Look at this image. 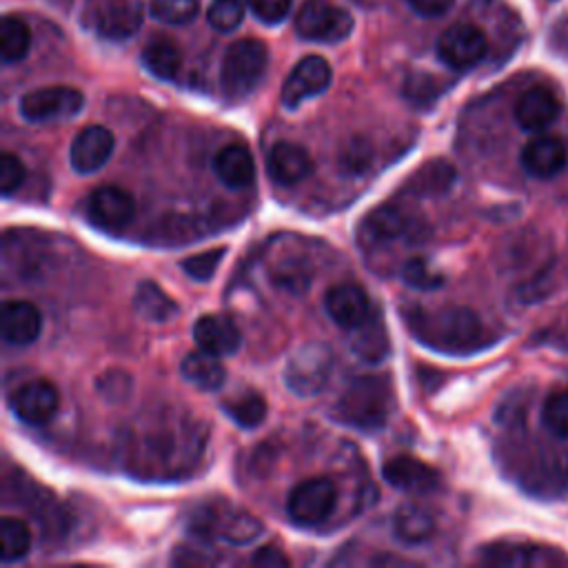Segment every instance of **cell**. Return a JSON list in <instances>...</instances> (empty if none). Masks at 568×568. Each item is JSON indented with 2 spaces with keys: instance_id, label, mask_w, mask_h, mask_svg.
<instances>
[{
  "instance_id": "1",
  "label": "cell",
  "mask_w": 568,
  "mask_h": 568,
  "mask_svg": "<svg viewBox=\"0 0 568 568\" xmlns=\"http://www.w3.org/2000/svg\"><path fill=\"white\" fill-rule=\"evenodd\" d=\"M406 326L422 344L444 353H470L481 346L484 337L479 317L466 306H415L406 313Z\"/></svg>"
},
{
  "instance_id": "2",
  "label": "cell",
  "mask_w": 568,
  "mask_h": 568,
  "mask_svg": "<svg viewBox=\"0 0 568 568\" xmlns=\"http://www.w3.org/2000/svg\"><path fill=\"white\" fill-rule=\"evenodd\" d=\"M393 413V386L386 375L355 377L333 406V419L357 430H379Z\"/></svg>"
},
{
  "instance_id": "3",
  "label": "cell",
  "mask_w": 568,
  "mask_h": 568,
  "mask_svg": "<svg viewBox=\"0 0 568 568\" xmlns=\"http://www.w3.org/2000/svg\"><path fill=\"white\" fill-rule=\"evenodd\" d=\"M268 67V49L255 38L235 40L222 58L220 82L229 98H244L264 78Z\"/></svg>"
},
{
  "instance_id": "4",
  "label": "cell",
  "mask_w": 568,
  "mask_h": 568,
  "mask_svg": "<svg viewBox=\"0 0 568 568\" xmlns=\"http://www.w3.org/2000/svg\"><path fill=\"white\" fill-rule=\"evenodd\" d=\"M191 528L202 537H217L229 544L242 546L253 541L262 532V521L237 506L209 504L193 513Z\"/></svg>"
},
{
  "instance_id": "5",
  "label": "cell",
  "mask_w": 568,
  "mask_h": 568,
  "mask_svg": "<svg viewBox=\"0 0 568 568\" xmlns=\"http://www.w3.org/2000/svg\"><path fill=\"white\" fill-rule=\"evenodd\" d=\"M331 371L333 351L324 342H308L291 355L284 368V384L300 397H313L328 384Z\"/></svg>"
},
{
  "instance_id": "6",
  "label": "cell",
  "mask_w": 568,
  "mask_h": 568,
  "mask_svg": "<svg viewBox=\"0 0 568 568\" xmlns=\"http://www.w3.org/2000/svg\"><path fill=\"white\" fill-rule=\"evenodd\" d=\"M353 16L328 0H304L295 16V31L311 42L335 44L353 33Z\"/></svg>"
},
{
  "instance_id": "7",
  "label": "cell",
  "mask_w": 568,
  "mask_h": 568,
  "mask_svg": "<svg viewBox=\"0 0 568 568\" xmlns=\"http://www.w3.org/2000/svg\"><path fill=\"white\" fill-rule=\"evenodd\" d=\"M82 22L100 38L124 40L140 29L142 7L138 0H84Z\"/></svg>"
},
{
  "instance_id": "8",
  "label": "cell",
  "mask_w": 568,
  "mask_h": 568,
  "mask_svg": "<svg viewBox=\"0 0 568 568\" xmlns=\"http://www.w3.org/2000/svg\"><path fill=\"white\" fill-rule=\"evenodd\" d=\"M84 106V95L75 87H40L20 98V115L33 124L62 122L78 115Z\"/></svg>"
},
{
  "instance_id": "9",
  "label": "cell",
  "mask_w": 568,
  "mask_h": 568,
  "mask_svg": "<svg viewBox=\"0 0 568 568\" xmlns=\"http://www.w3.org/2000/svg\"><path fill=\"white\" fill-rule=\"evenodd\" d=\"M335 501V486L324 477H311L288 493L286 515L295 526L315 528L331 517Z\"/></svg>"
},
{
  "instance_id": "10",
  "label": "cell",
  "mask_w": 568,
  "mask_h": 568,
  "mask_svg": "<svg viewBox=\"0 0 568 568\" xmlns=\"http://www.w3.org/2000/svg\"><path fill=\"white\" fill-rule=\"evenodd\" d=\"M486 49L488 42L484 31L470 22L450 24L437 40L439 60L455 71L475 67L486 55Z\"/></svg>"
},
{
  "instance_id": "11",
  "label": "cell",
  "mask_w": 568,
  "mask_h": 568,
  "mask_svg": "<svg viewBox=\"0 0 568 568\" xmlns=\"http://www.w3.org/2000/svg\"><path fill=\"white\" fill-rule=\"evenodd\" d=\"M333 80L331 64L322 55H304L282 84V104L286 109L300 106L304 100L315 98L328 89Z\"/></svg>"
},
{
  "instance_id": "12",
  "label": "cell",
  "mask_w": 568,
  "mask_h": 568,
  "mask_svg": "<svg viewBox=\"0 0 568 568\" xmlns=\"http://www.w3.org/2000/svg\"><path fill=\"white\" fill-rule=\"evenodd\" d=\"M87 215L93 226L102 231L124 229L135 215V202L129 191L115 184H102L91 191Z\"/></svg>"
},
{
  "instance_id": "13",
  "label": "cell",
  "mask_w": 568,
  "mask_h": 568,
  "mask_svg": "<svg viewBox=\"0 0 568 568\" xmlns=\"http://www.w3.org/2000/svg\"><path fill=\"white\" fill-rule=\"evenodd\" d=\"M60 404L58 388L47 379H31L16 388L11 397V408L16 417L29 426L47 424Z\"/></svg>"
},
{
  "instance_id": "14",
  "label": "cell",
  "mask_w": 568,
  "mask_h": 568,
  "mask_svg": "<svg viewBox=\"0 0 568 568\" xmlns=\"http://www.w3.org/2000/svg\"><path fill=\"white\" fill-rule=\"evenodd\" d=\"M115 146L113 133L102 124H89L84 126L71 142L69 149V162L73 171L89 175L95 173L106 164Z\"/></svg>"
},
{
  "instance_id": "15",
  "label": "cell",
  "mask_w": 568,
  "mask_h": 568,
  "mask_svg": "<svg viewBox=\"0 0 568 568\" xmlns=\"http://www.w3.org/2000/svg\"><path fill=\"white\" fill-rule=\"evenodd\" d=\"M382 477L393 488L404 493H417V495L430 493L439 486V473L413 455L390 457L382 468Z\"/></svg>"
},
{
  "instance_id": "16",
  "label": "cell",
  "mask_w": 568,
  "mask_h": 568,
  "mask_svg": "<svg viewBox=\"0 0 568 568\" xmlns=\"http://www.w3.org/2000/svg\"><path fill=\"white\" fill-rule=\"evenodd\" d=\"M519 160H521V166L528 175L539 178V180H548L566 166L568 151H566V144H564L561 138L539 133V135L530 138L524 144Z\"/></svg>"
},
{
  "instance_id": "17",
  "label": "cell",
  "mask_w": 568,
  "mask_h": 568,
  "mask_svg": "<svg viewBox=\"0 0 568 568\" xmlns=\"http://www.w3.org/2000/svg\"><path fill=\"white\" fill-rule=\"evenodd\" d=\"M324 308L328 317L346 331L355 328L373 313L371 297L359 284H337L328 288L324 295Z\"/></svg>"
},
{
  "instance_id": "18",
  "label": "cell",
  "mask_w": 568,
  "mask_h": 568,
  "mask_svg": "<svg viewBox=\"0 0 568 568\" xmlns=\"http://www.w3.org/2000/svg\"><path fill=\"white\" fill-rule=\"evenodd\" d=\"M193 339L197 348L209 351L217 357L233 355L242 346V333L237 324L220 313H206L193 324Z\"/></svg>"
},
{
  "instance_id": "19",
  "label": "cell",
  "mask_w": 568,
  "mask_h": 568,
  "mask_svg": "<svg viewBox=\"0 0 568 568\" xmlns=\"http://www.w3.org/2000/svg\"><path fill=\"white\" fill-rule=\"evenodd\" d=\"M413 231L410 217L395 206V204H382L373 209L359 224V240L366 246H379L399 237H408Z\"/></svg>"
},
{
  "instance_id": "20",
  "label": "cell",
  "mask_w": 568,
  "mask_h": 568,
  "mask_svg": "<svg viewBox=\"0 0 568 568\" xmlns=\"http://www.w3.org/2000/svg\"><path fill=\"white\" fill-rule=\"evenodd\" d=\"M266 169L275 184L293 186L311 175L313 160L304 146L295 142H277L268 151Z\"/></svg>"
},
{
  "instance_id": "21",
  "label": "cell",
  "mask_w": 568,
  "mask_h": 568,
  "mask_svg": "<svg viewBox=\"0 0 568 568\" xmlns=\"http://www.w3.org/2000/svg\"><path fill=\"white\" fill-rule=\"evenodd\" d=\"M513 115L524 131H544L557 120L559 100L550 89L532 87L517 98Z\"/></svg>"
},
{
  "instance_id": "22",
  "label": "cell",
  "mask_w": 568,
  "mask_h": 568,
  "mask_svg": "<svg viewBox=\"0 0 568 568\" xmlns=\"http://www.w3.org/2000/svg\"><path fill=\"white\" fill-rule=\"evenodd\" d=\"M0 328L7 344H16V346L31 344L40 337L42 313L36 304L27 300H9L2 306Z\"/></svg>"
},
{
  "instance_id": "23",
  "label": "cell",
  "mask_w": 568,
  "mask_h": 568,
  "mask_svg": "<svg viewBox=\"0 0 568 568\" xmlns=\"http://www.w3.org/2000/svg\"><path fill=\"white\" fill-rule=\"evenodd\" d=\"M351 351L366 364H379L390 353V337L379 315H368L362 324L351 328Z\"/></svg>"
},
{
  "instance_id": "24",
  "label": "cell",
  "mask_w": 568,
  "mask_h": 568,
  "mask_svg": "<svg viewBox=\"0 0 568 568\" xmlns=\"http://www.w3.org/2000/svg\"><path fill=\"white\" fill-rule=\"evenodd\" d=\"M213 173L229 189H246L255 178V160L246 146L229 144L215 153Z\"/></svg>"
},
{
  "instance_id": "25",
  "label": "cell",
  "mask_w": 568,
  "mask_h": 568,
  "mask_svg": "<svg viewBox=\"0 0 568 568\" xmlns=\"http://www.w3.org/2000/svg\"><path fill=\"white\" fill-rule=\"evenodd\" d=\"M180 375L200 390H217L226 382V371L217 355L209 351H191L180 362Z\"/></svg>"
},
{
  "instance_id": "26",
  "label": "cell",
  "mask_w": 568,
  "mask_h": 568,
  "mask_svg": "<svg viewBox=\"0 0 568 568\" xmlns=\"http://www.w3.org/2000/svg\"><path fill=\"white\" fill-rule=\"evenodd\" d=\"M481 561L490 566H501V568H530V566H548L552 564V557L548 555V550H541L537 546L501 541L484 548Z\"/></svg>"
},
{
  "instance_id": "27",
  "label": "cell",
  "mask_w": 568,
  "mask_h": 568,
  "mask_svg": "<svg viewBox=\"0 0 568 568\" xmlns=\"http://www.w3.org/2000/svg\"><path fill=\"white\" fill-rule=\"evenodd\" d=\"M393 532L402 544H424L435 532V519L426 508L417 504H404L395 510Z\"/></svg>"
},
{
  "instance_id": "28",
  "label": "cell",
  "mask_w": 568,
  "mask_h": 568,
  "mask_svg": "<svg viewBox=\"0 0 568 568\" xmlns=\"http://www.w3.org/2000/svg\"><path fill=\"white\" fill-rule=\"evenodd\" d=\"M133 308L146 322H169L180 311L175 300L151 280H144L135 286Z\"/></svg>"
},
{
  "instance_id": "29",
  "label": "cell",
  "mask_w": 568,
  "mask_h": 568,
  "mask_svg": "<svg viewBox=\"0 0 568 568\" xmlns=\"http://www.w3.org/2000/svg\"><path fill=\"white\" fill-rule=\"evenodd\" d=\"M144 69L160 80H175L182 67V53L171 40H151L142 51Z\"/></svg>"
},
{
  "instance_id": "30",
  "label": "cell",
  "mask_w": 568,
  "mask_h": 568,
  "mask_svg": "<svg viewBox=\"0 0 568 568\" xmlns=\"http://www.w3.org/2000/svg\"><path fill=\"white\" fill-rule=\"evenodd\" d=\"M31 49V31L18 16H4L0 22V58L7 64L20 62Z\"/></svg>"
},
{
  "instance_id": "31",
  "label": "cell",
  "mask_w": 568,
  "mask_h": 568,
  "mask_svg": "<svg viewBox=\"0 0 568 568\" xmlns=\"http://www.w3.org/2000/svg\"><path fill=\"white\" fill-rule=\"evenodd\" d=\"M31 548V530L18 517H2L0 521V559L13 564L22 559Z\"/></svg>"
},
{
  "instance_id": "32",
  "label": "cell",
  "mask_w": 568,
  "mask_h": 568,
  "mask_svg": "<svg viewBox=\"0 0 568 568\" xmlns=\"http://www.w3.org/2000/svg\"><path fill=\"white\" fill-rule=\"evenodd\" d=\"M224 413L240 426V428H255L266 417V402L257 393H244L224 404Z\"/></svg>"
},
{
  "instance_id": "33",
  "label": "cell",
  "mask_w": 568,
  "mask_h": 568,
  "mask_svg": "<svg viewBox=\"0 0 568 568\" xmlns=\"http://www.w3.org/2000/svg\"><path fill=\"white\" fill-rule=\"evenodd\" d=\"M455 182V169L444 162V160H435L426 166H422L415 178H413V189L419 195H430V193H444L448 191V186Z\"/></svg>"
},
{
  "instance_id": "34",
  "label": "cell",
  "mask_w": 568,
  "mask_h": 568,
  "mask_svg": "<svg viewBox=\"0 0 568 568\" xmlns=\"http://www.w3.org/2000/svg\"><path fill=\"white\" fill-rule=\"evenodd\" d=\"M149 11L164 24H189L200 11L197 0H151Z\"/></svg>"
},
{
  "instance_id": "35",
  "label": "cell",
  "mask_w": 568,
  "mask_h": 568,
  "mask_svg": "<svg viewBox=\"0 0 568 568\" xmlns=\"http://www.w3.org/2000/svg\"><path fill=\"white\" fill-rule=\"evenodd\" d=\"M541 424L555 437H568V388L555 390L544 399Z\"/></svg>"
},
{
  "instance_id": "36",
  "label": "cell",
  "mask_w": 568,
  "mask_h": 568,
  "mask_svg": "<svg viewBox=\"0 0 568 568\" xmlns=\"http://www.w3.org/2000/svg\"><path fill=\"white\" fill-rule=\"evenodd\" d=\"M206 20L215 31L231 33L244 20V4L242 0H211L206 9Z\"/></svg>"
},
{
  "instance_id": "37",
  "label": "cell",
  "mask_w": 568,
  "mask_h": 568,
  "mask_svg": "<svg viewBox=\"0 0 568 568\" xmlns=\"http://www.w3.org/2000/svg\"><path fill=\"white\" fill-rule=\"evenodd\" d=\"M402 280L419 291H435L444 284V275L437 273L424 257H410L402 266Z\"/></svg>"
},
{
  "instance_id": "38",
  "label": "cell",
  "mask_w": 568,
  "mask_h": 568,
  "mask_svg": "<svg viewBox=\"0 0 568 568\" xmlns=\"http://www.w3.org/2000/svg\"><path fill=\"white\" fill-rule=\"evenodd\" d=\"M224 253H226V248H224V246H217V248H209V251H204V253L191 255V257H186V260L182 262V271H184L189 277L197 280V282H206V280L213 277V273H215L217 264L222 262Z\"/></svg>"
},
{
  "instance_id": "39",
  "label": "cell",
  "mask_w": 568,
  "mask_h": 568,
  "mask_svg": "<svg viewBox=\"0 0 568 568\" xmlns=\"http://www.w3.org/2000/svg\"><path fill=\"white\" fill-rule=\"evenodd\" d=\"M27 178V171H24V164L18 155L4 151L0 155V191L2 195H11L13 191H18L22 186Z\"/></svg>"
},
{
  "instance_id": "40",
  "label": "cell",
  "mask_w": 568,
  "mask_h": 568,
  "mask_svg": "<svg viewBox=\"0 0 568 568\" xmlns=\"http://www.w3.org/2000/svg\"><path fill=\"white\" fill-rule=\"evenodd\" d=\"M251 13L264 24H277L286 18L293 0H246Z\"/></svg>"
},
{
  "instance_id": "41",
  "label": "cell",
  "mask_w": 568,
  "mask_h": 568,
  "mask_svg": "<svg viewBox=\"0 0 568 568\" xmlns=\"http://www.w3.org/2000/svg\"><path fill=\"white\" fill-rule=\"evenodd\" d=\"M251 564L262 566V568H286L291 561L284 555V550L268 544V546H262L260 550H255V555L251 557Z\"/></svg>"
},
{
  "instance_id": "42",
  "label": "cell",
  "mask_w": 568,
  "mask_h": 568,
  "mask_svg": "<svg viewBox=\"0 0 568 568\" xmlns=\"http://www.w3.org/2000/svg\"><path fill=\"white\" fill-rule=\"evenodd\" d=\"M455 0H408L410 9L424 18H439L444 16Z\"/></svg>"
}]
</instances>
